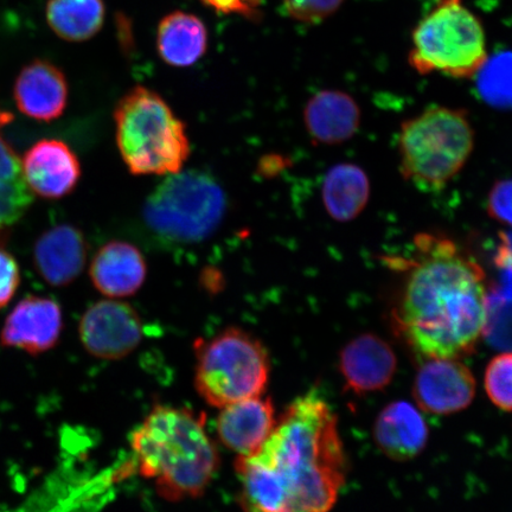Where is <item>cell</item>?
Returning <instances> with one entry per match:
<instances>
[{
	"label": "cell",
	"mask_w": 512,
	"mask_h": 512,
	"mask_svg": "<svg viewBox=\"0 0 512 512\" xmlns=\"http://www.w3.org/2000/svg\"><path fill=\"white\" fill-rule=\"evenodd\" d=\"M234 467L242 512H330L347 476L334 411L316 392L300 396L260 450Z\"/></svg>",
	"instance_id": "2"
},
{
	"label": "cell",
	"mask_w": 512,
	"mask_h": 512,
	"mask_svg": "<svg viewBox=\"0 0 512 512\" xmlns=\"http://www.w3.org/2000/svg\"><path fill=\"white\" fill-rule=\"evenodd\" d=\"M408 61L421 75L475 78L488 60L482 23L460 0H438L413 32Z\"/></svg>",
	"instance_id": "8"
},
{
	"label": "cell",
	"mask_w": 512,
	"mask_h": 512,
	"mask_svg": "<svg viewBox=\"0 0 512 512\" xmlns=\"http://www.w3.org/2000/svg\"><path fill=\"white\" fill-rule=\"evenodd\" d=\"M201 2L222 14L256 18L262 0H201Z\"/></svg>",
	"instance_id": "29"
},
{
	"label": "cell",
	"mask_w": 512,
	"mask_h": 512,
	"mask_svg": "<svg viewBox=\"0 0 512 512\" xmlns=\"http://www.w3.org/2000/svg\"><path fill=\"white\" fill-rule=\"evenodd\" d=\"M326 213L338 222H350L366 209L370 181L360 166L341 163L326 172L322 187Z\"/></svg>",
	"instance_id": "21"
},
{
	"label": "cell",
	"mask_w": 512,
	"mask_h": 512,
	"mask_svg": "<svg viewBox=\"0 0 512 512\" xmlns=\"http://www.w3.org/2000/svg\"><path fill=\"white\" fill-rule=\"evenodd\" d=\"M227 196L207 172L179 171L166 176L144 204L143 217L153 233L171 242H202L219 228Z\"/></svg>",
	"instance_id": "7"
},
{
	"label": "cell",
	"mask_w": 512,
	"mask_h": 512,
	"mask_svg": "<svg viewBox=\"0 0 512 512\" xmlns=\"http://www.w3.org/2000/svg\"><path fill=\"white\" fill-rule=\"evenodd\" d=\"M14 96L18 110L24 115L50 123L66 111L69 96L66 75L49 61H32L19 73Z\"/></svg>",
	"instance_id": "15"
},
{
	"label": "cell",
	"mask_w": 512,
	"mask_h": 512,
	"mask_svg": "<svg viewBox=\"0 0 512 512\" xmlns=\"http://www.w3.org/2000/svg\"><path fill=\"white\" fill-rule=\"evenodd\" d=\"M21 162L25 183L32 194L60 200L78 187L80 160L62 140H40L25 152Z\"/></svg>",
	"instance_id": "10"
},
{
	"label": "cell",
	"mask_w": 512,
	"mask_h": 512,
	"mask_svg": "<svg viewBox=\"0 0 512 512\" xmlns=\"http://www.w3.org/2000/svg\"><path fill=\"white\" fill-rule=\"evenodd\" d=\"M484 383L491 402L502 411L512 412V352L492 358Z\"/></svg>",
	"instance_id": "25"
},
{
	"label": "cell",
	"mask_w": 512,
	"mask_h": 512,
	"mask_svg": "<svg viewBox=\"0 0 512 512\" xmlns=\"http://www.w3.org/2000/svg\"><path fill=\"white\" fill-rule=\"evenodd\" d=\"M21 284V272L14 256L0 249V310L14 298Z\"/></svg>",
	"instance_id": "28"
},
{
	"label": "cell",
	"mask_w": 512,
	"mask_h": 512,
	"mask_svg": "<svg viewBox=\"0 0 512 512\" xmlns=\"http://www.w3.org/2000/svg\"><path fill=\"white\" fill-rule=\"evenodd\" d=\"M89 277L96 290L108 298L134 296L147 277L145 256L132 243L107 242L94 255Z\"/></svg>",
	"instance_id": "16"
},
{
	"label": "cell",
	"mask_w": 512,
	"mask_h": 512,
	"mask_svg": "<svg viewBox=\"0 0 512 512\" xmlns=\"http://www.w3.org/2000/svg\"><path fill=\"white\" fill-rule=\"evenodd\" d=\"M79 334L83 347L101 360H121L142 343L143 322L138 312L119 300H100L82 316Z\"/></svg>",
	"instance_id": "9"
},
{
	"label": "cell",
	"mask_w": 512,
	"mask_h": 512,
	"mask_svg": "<svg viewBox=\"0 0 512 512\" xmlns=\"http://www.w3.org/2000/svg\"><path fill=\"white\" fill-rule=\"evenodd\" d=\"M131 448L140 475L169 502L202 496L220 467L204 418L188 408L153 407L133 431Z\"/></svg>",
	"instance_id": "3"
},
{
	"label": "cell",
	"mask_w": 512,
	"mask_h": 512,
	"mask_svg": "<svg viewBox=\"0 0 512 512\" xmlns=\"http://www.w3.org/2000/svg\"><path fill=\"white\" fill-rule=\"evenodd\" d=\"M475 78L477 93L486 105L512 110V51L488 56Z\"/></svg>",
	"instance_id": "24"
},
{
	"label": "cell",
	"mask_w": 512,
	"mask_h": 512,
	"mask_svg": "<svg viewBox=\"0 0 512 512\" xmlns=\"http://www.w3.org/2000/svg\"><path fill=\"white\" fill-rule=\"evenodd\" d=\"M488 213L492 220L512 228V178L497 182L491 189Z\"/></svg>",
	"instance_id": "27"
},
{
	"label": "cell",
	"mask_w": 512,
	"mask_h": 512,
	"mask_svg": "<svg viewBox=\"0 0 512 512\" xmlns=\"http://www.w3.org/2000/svg\"><path fill=\"white\" fill-rule=\"evenodd\" d=\"M102 0H49L47 21L57 36L69 42L91 40L105 22Z\"/></svg>",
	"instance_id": "23"
},
{
	"label": "cell",
	"mask_w": 512,
	"mask_h": 512,
	"mask_svg": "<svg viewBox=\"0 0 512 512\" xmlns=\"http://www.w3.org/2000/svg\"><path fill=\"white\" fill-rule=\"evenodd\" d=\"M195 388L208 405L230 403L264 395L271 361L258 338L240 328H228L195 343Z\"/></svg>",
	"instance_id": "6"
},
{
	"label": "cell",
	"mask_w": 512,
	"mask_h": 512,
	"mask_svg": "<svg viewBox=\"0 0 512 512\" xmlns=\"http://www.w3.org/2000/svg\"><path fill=\"white\" fill-rule=\"evenodd\" d=\"M343 0H283L288 17L305 24H319L341 8Z\"/></svg>",
	"instance_id": "26"
},
{
	"label": "cell",
	"mask_w": 512,
	"mask_h": 512,
	"mask_svg": "<svg viewBox=\"0 0 512 512\" xmlns=\"http://www.w3.org/2000/svg\"><path fill=\"white\" fill-rule=\"evenodd\" d=\"M473 146L475 131L464 110L427 108L401 125V174L420 190H441L462 171Z\"/></svg>",
	"instance_id": "5"
},
{
	"label": "cell",
	"mask_w": 512,
	"mask_h": 512,
	"mask_svg": "<svg viewBox=\"0 0 512 512\" xmlns=\"http://www.w3.org/2000/svg\"><path fill=\"white\" fill-rule=\"evenodd\" d=\"M115 140L134 176H169L182 171L190 156L187 127L162 96L138 86L115 106Z\"/></svg>",
	"instance_id": "4"
},
{
	"label": "cell",
	"mask_w": 512,
	"mask_h": 512,
	"mask_svg": "<svg viewBox=\"0 0 512 512\" xmlns=\"http://www.w3.org/2000/svg\"><path fill=\"white\" fill-rule=\"evenodd\" d=\"M62 328V310L55 300L29 296L6 317L0 343L30 355H41L60 341Z\"/></svg>",
	"instance_id": "11"
},
{
	"label": "cell",
	"mask_w": 512,
	"mask_h": 512,
	"mask_svg": "<svg viewBox=\"0 0 512 512\" xmlns=\"http://www.w3.org/2000/svg\"><path fill=\"white\" fill-rule=\"evenodd\" d=\"M277 419L272 400L255 396L222 407L216 431L224 446L238 457H247L265 444Z\"/></svg>",
	"instance_id": "14"
},
{
	"label": "cell",
	"mask_w": 512,
	"mask_h": 512,
	"mask_svg": "<svg viewBox=\"0 0 512 512\" xmlns=\"http://www.w3.org/2000/svg\"><path fill=\"white\" fill-rule=\"evenodd\" d=\"M208 31L200 18L176 11L165 16L157 31V49L169 66L190 67L206 54Z\"/></svg>",
	"instance_id": "20"
},
{
	"label": "cell",
	"mask_w": 512,
	"mask_h": 512,
	"mask_svg": "<svg viewBox=\"0 0 512 512\" xmlns=\"http://www.w3.org/2000/svg\"><path fill=\"white\" fill-rule=\"evenodd\" d=\"M475 394V377L458 361L430 360L416 375L414 398L428 413L447 415L464 411Z\"/></svg>",
	"instance_id": "12"
},
{
	"label": "cell",
	"mask_w": 512,
	"mask_h": 512,
	"mask_svg": "<svg viewBox=\"0 0 512 512\" xmlns=\"http://www.w3.org/2000/svg\"><path fill=\"white\" fill-rule=\"evenodd\" d=\"M400 275L393 307L396 330L416 354L454 360L470 354L489 320L490 291L484 268L458 242L420 233L407 255H389Z\"/></svg>",
	"instance_id": "1"
},
{
	"label": "cell",
	"mask_w": 512,
	"mask_h": 512,
	"mask_svg": "<svg viewBox=\"0 0 512 512\" xmlns=\"http://www.w3.org/2000/svg\"><path fill=\"white\" fill-rule=\"evenodd\" d=\"M398 360L382 338L364 334L345 345L339 369L345 387L356 395L379 392L393 381Z\"/></svg>",
	"instance_id": "13"
},
{
	"label": "cell",
	"mask_w": 512,
	"mask_h": 512,
	"mask_svg": "<svg viewBox=\"0 0 512 512\" xmlns=\"http://www.w3.org/2000/svg\"><path fill=\"white\" fill-rule=\"evenodd\" d=\"M374 437L377 446L389 458L409 460L424 451L428 426L411 403L396 401L380 413L376 420Z\"/></svg>",
	"instance_id": "19"
},
{
	"label": "cell",
	"mask_w": 512,
	"mask_h": 512,
	"mask_svg": "<svg viewBox=\"0 0 512 512\" xmlns=\"http://www.w3.org/2000/svg\"><path fill=\"white\" fill-rule=\"evenodd\" d=\"M12 120L14 115L0 108V230L21 219L34 201L25 183L21 159L2 134Z\"/></svg>",
	"instance_id": "22"
},
{
	"label": "cell",
	"mask_w": 512,
	"mask_h": 512,
	"mask_svg": "<svg viewBox=\"0 0 512 512\" xmlns=\"http://www.w3.org/2000/svg\"><path fill=\"white\" fill-rule=\"evenodd\" d=\"M88 247L80 229L60 224L37 240L34 261L38 274L54 287L73 283L86 266Z\"/></svg>",
	"instance_id": "17"
},
{
	"label": "cell",
	"mask_w": 512,
	"mask_h": 512,
	"mask_svg": "<svg viewBox=\"0 0 512 512\" xmlns=\"http://www.w3.org/2000/svg\"><path fill=\"white\" fill-rule=\"evenodd\" d=\"M304 123L313 143L348 142L361 125V110L352 96L341 91H322L307 101Z\"/></svg>",
	"instance_id": "18"
}]
</instances>
